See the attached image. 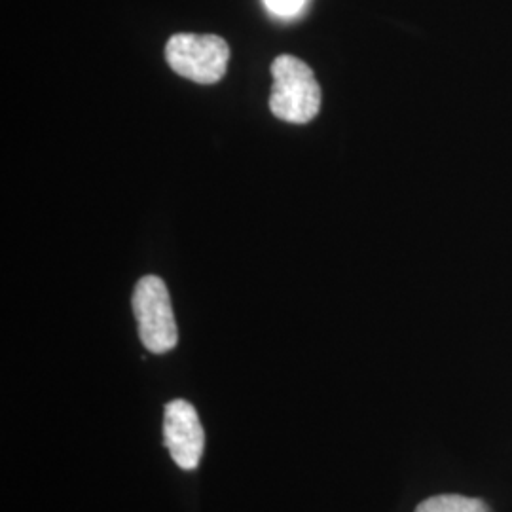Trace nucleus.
Instances as JSON below:
<instances>
[{
  "label": "nucleus",
  "instance_id": "obj_1",
  "mask_svg": "<svg viewBox=\"0 0 512 512\" xmlns=\"http://www.w3.org/2000/svg\"><path fill=\"white\" fill-rule=\"evenodd\" d=\"M272 76L270 110L275 118L291 124H308L319 114L321 88L302 59L279 55L272 63Z\"/></svg>",
  "mask_w": 512,
  "mask_h": 512
},
{
  "label": "nucleus",
  "instance_id": "obj_2",
  "mask_svg": "<svg viewBox=\"0 0 512 512\" xmlns=\"http://www.w3.org/2000/svg\"><path fill=\"white\" fill-rule=\"evenodd\" d=\"M131 306L139 325V338L150 353L162 355L177 346L179 332L164 279L158 275L141 277L135 285Z\"/></svg>",
  "mask_w": 512,
  "mask_h": 512
},
{
  "label": "nucleus",
  "instance_id": "obj_3",
  "mask_svg": "<svg viewBox=\"0 0 512 512\" xmlns=\"http://www.w3.org/2000/svg\"><path fill=\"white\" fill-rule=\"evenodd\" d=\"M169 67L198 84H217L226 74L230 48L217 35H173L165 46Z\"/></svg>",
  "mask_w": 512,
  "mask_h": 512
},
{
  "label": "nucleus",
  "instance_id": "obj_4",
  "mask_svg": "<svg viewBox=\"0 0 512 512\" xmlns=\"http://www.w3.org/2000/svg\"><path fill=\"white\" fill-rule=\"evenodd\" d=\"M164 446L183 469L194 471L203 456L205 433L196 408L183 399L165 404Z\"/></svg>",
  "mask_w": 512,
  "mask_h": 512
},
{
  "label": "nucleus",
  "instance_id": "obj_5",
  "mask_svg": "<svg viewBox=\"0 0 512 512\" xmlns=\"http://www.w3.org/2000/svg\"><path fill=\"white\" fill-rule=\"evenodd\" d=\"M416 512H492L490 507L475 497L458 494L433 495L421 501Z\"/></svg>",
  "mask_w": 512,
  "mask_h": 512
},
{
  "label": "nucleus",
  "instance_id": "obj_6",
  "mask_svg": "<svg viewBox=\"0 0 512 512\" xmlns=\"http://www.w3.org/2000/svg\"><path fill=\"white\" fill-rule=\"evenodd\" d=\"M264 4L279 18H294L304 10L306 0H264Z\"/></svg>",
  "mask_w": 512,
  "mask_h": 512
}]
</instances>
